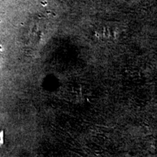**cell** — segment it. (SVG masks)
Returning a JSON list of instances; mask_svg holds the SVG:
<instances>
[{
	"mask_svg": "<svg viewBox=\"0 0 157 157\" xmlns=\"http://www.w3.org/2000/svg\"><path fill=\"white\" fill-rule=\"evenodd\" d=\"M3 143V131L0 130V146Z\"/></svg>",
	"mask_w": 157,
	"mask_h": 157,
	"instance_id": "obj_1",
	"label": "cell"
}]
</instances>
